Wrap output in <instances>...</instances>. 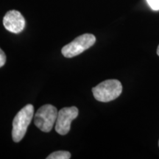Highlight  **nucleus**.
I'll return each instance as SVG.
<instances>
[{"instance_id": "1", "label": "nucleus", "mask_w": 159, "mask_h": 159, "mask_svg": "<svg viewBox=\"0 0 159 159\" xmlns=\"http://www.w3.org/2000/svg\"><path fill=\"white\" fill-rule=\"evenodd\" d=\"M34 114V107L29 104L21 108L16 115L13 121L12 137L15 142L22 140L27 133V128L30 124Z\"/></svg>"}, {"instance_id": "2", "label": "nucleus", "mask_w": 159, "mask_h": 159, "mask_svg": "<svg viewBox=\"0 0 159 159\" xmlns=\"http://www.w3.org/2000/svg\"><path fill=\"white\" fill-rule=\"evenodd\" d=\"M122 91V83L117 80H107L92 89L94 98L102 102L114 100L120 96Z\"/></svg>"}, {"instance_id": "3", "label": "nucleus", "mask_w": 159, "mask_h": 159, "mask_svg": "<svg viewBox=\"0 0 159 159\" xmlns=\"http://www.w3.org/2000/svg\"><path fill=\"white\" fill-rule=\"evenodd\" d=\"M96 42L94 35L85 33L77 37L71 42L66 44L61 49V52L65 57H73L90 48Z\"/></svg>"}, {"instance_id": "4", "label": "nucleus", "mask_w": 159, "mask_h": 159, "mask_svg": "<svg viewBox=\"0 0 159 159\" xmlns=\"http://www.w3.org/2000/svg\"><path fill=\"white\" fill-rule=\"evenodd\" d=\"M57 113V108L53 105L47 104L41 106L35 115V126L43 132L48 133L51 131L56 122Z\"/></svg>"}, {"instance_id": "5", "label": "nucleus", "mask_w": 159, "mask_h": 159, "mask_svg": "<svg viewBox=\"0 0 159 159\" xmlns=\"http://www.w3.org/2000/svg\"><path fill=\"white\" fill-rule=\"evenodd\" d=\"M78 109L76 107H68L61 109L57 113L55 130L60 135H66L69 132L71 123L78 116Z\"/></svg>"}, {"instance_id": "6", "label": "nucleus", "mask_w": 159, "mask_h": 159, "mask_svg": "<svg viewBox=\"0 0 159 159\" xmlns=\"http://www.w3.org/2000/svg\"><path fill=\"white\" fill-rule=\"evenodd\" d=\"M3 25L7 30L18 34L25 29V19L19 11L12 10L7 12L4 16Z\"/></svg>"}, {"instance_id": "7", "label": "nucleus", "mask_w": 159, "mask_h": 159, "mask_svg": "<svg viewBox=\"0 0 159 159\" xmlns=\"http://www.w3.org/2000/svg\"><path fill=\"white\" fill-rule=\"evenodd\" d=\"M71 153L68 151H56L47 157V159H69Z\"/></svg>"}, {"instance_id": "8", "label": "nucleus", "mask_w": 159, "mask_h": 159, "mask_svg": "<svg viewBox=\"0 0 159 159\" xmlns=\"http://www.w3.org/2000/svg\"><path fill=\"white\" fill-rule=\"evenodd\" d=\"M148 5L154 11H159V0H147Z\"/></svg>"}, {"instance_id": "9", "label": "nucleus", "mask_w": 159, "mask_h": 159, "mask_svg": "<svg viewBox=\"0 0 159 159\" xmlns=\"http://www.w3.org/2000/svg\"><path fill=\"white\" fill-rule=\"evenodd\" d=\"M6 62V55L5 52L0 48V68L2 67L5 64Z\"/></svg>"}, {"instance_id": "10", "label": "nucleus", "mask_w": 159, "mask_h": 159, "mask_svg": "<svg viewBox=\"0 0 159 159\" xmlns=\"http://www.w3.org/2000/svg\"><path fill=\"white\" fill-rule=\"evenodd\" d=\"M157 54H158V56H159V45L158 47V49H157Z\"/></svg>"}, {"instance_id": "11", "label": "nucleus", "mask_w": 159, "mask_h": 159, "mask_svg": "<svg viewBox=\"0 0 159 159\" xmlns=\"http://www.w3.org/2000/svg\"><path fill=\"white\" fill-rule=\"evenodd\" d=\"M158 145H159V142H158Z\"/></svg>"}]
</instances>
